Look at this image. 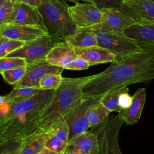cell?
Masks as SVG:
<instances>
[{
	"label": "cell",
	"mask_w": 154,
	"mask_h": 154,
	"mask_svg": "<svg viewBox=\"0 0 154 154\" xmlns=\"http://www.w3.org/2000/svg\"><path fill=\"white\" fill-rule=\"evenodd\" d=\"M38 154H57V153H55V152H52V151H51V150H48V149L45 148V149H44L40 153H39Z\"/></svg>",
	"instance_id": "obj_40"
},
{
	"label": "cell",
	"mask_w": 154,
	"mask_h": 154,
	"mask_svg": "<svg viewBox=\"0 0 154 154\" xmlns=\"http://www.w3.org/2000/svg\"><path fill=\"white\" fill-rule=\"evenodd\" d=\"M4 102H5V100H4V96H0V103Z\"/></svg>",
	"instance_id": "obj_42"
},
{
	"label": "cell",
	"mask_w": 154,
	"mask_h": 154,
	"mask_svg": "<svg viewBox=\"0 0 154 154\" xmlns=\"http://www.w3.org/2000/svg\"><path fill=\"white\" fill-rule=\"evenodd\" d=\"M78 57L74 48L64 41H60L49 52L46 61L52 65L64 68Z\"/></svg>",
	"instance_id": "obj_16"
},
{
	"label": "cell",
	"mask_w": 154,
	"mask_h": 154,
	"mask_svg": "<svg viewBox=\"0 0 154 154\" xmlns=\"http://www.w3.org/2000/svg\"><path fill=\"white\" fill-rule=\"evenodd\" d=\"M111 111L99 101L91 105L87 111L90 128L96 127L108 119Z\"/></svg>",
	"instance_id": "obj_21"
},
{
	"label": "cell",
	"mask_w": 154,
	"mask_h": 154,
	"mask_svg": "<svg viewBox=\"0 0 154 154\" xmlns=\"http://www.w3.org/2000/svg\"><path fill=\"white\" fill-rule=\"evenodd\" d=\"M25 42L4 38L0 44V58L7 56L9 54L22 47Z\"/></svg>",
	"instance_id": "obj_30"
},
{
	"label": "cell",
	"mask_w": 154,
	"mask_h": 154,
	"mask_svg": "<svg viewBox=\"0 0 154 154\" xmlns=\"http://www.w3.org/2000/svg\"><path fill=\"white\" fill-rule=\"evenodd\" d=\"M55 90H40L26 100L11 103L6 116V128L1 138H17L28 142L38 134L42 114L51 103Z\"/></svg>",
	"instance_id": "obj_2"
},
{
	"label": "cell",
	"mask_w": 154,
	"mask_h": 154,
	"mask_svg": "<svg viewBox=\"0 0 154 154\" xmlns=\"http://www.w3.org/2000/svg\"><path fill=\"white\" fill-rule=\"evenodd\" d=\"M129 90V89L127 86L116 89L103 95L100 97L99 102L111 112L115 111L120 113L122 109L119 105V97L122 93Z\"/></svg>",
	"instance_id": "obj_23"
},
{
	"label": "cell",
	"mask_w": 154,
	"mask_h": 154,
	"mask_svg": "<svg viewBox=\"0 0 154 154\" xmlns=\"http://www.w3.org/2000/svg\"><path fill=\"white\" fill-rule=\"evenodd\" d=\"M146 90L145 88H140L136 91L132 96V102L129 106L119 113L124 123L132 125L138 122L146 102Z\"/></svg>",
	"instance_id": "obj_17"
},
{
	"label": "cell",
	"mask_w": 154,
	"mask_h": 154,
	"mask_svg": "<svg viewBox=\"0 0 154 154\" xmlns=\"http://www.w3.org/2000/svg\"><path fill=\"white\" fill-rule=\"evenodd\" d=\"M95 75L79 78H63L61 84L55 90L51 103L41 115L38 134L46 132L53 123L70 111L83 96L82 90L85 85Z\"/></svg>",
	"instance_id": "obj_3"
},
{
	"label": "cell",
	"mask_w": 154,
	"mask_h": 154,
	"mask_svg": "<svg viewBox=\"0 0 154 154\" xmlns=\"http://www.w3.org/2000/svg\"><path fill=\"white\" fill-rule=\"evenodd\" d=\"M24 145H25V144H24ZM24 145H23V146H24ZM23 146L21 147H20V148H19V149H16V150H14L8 152L4 153H3V154H19V152H20V150H21V149L23 147Z\"/></svg>",
	"instance_id": "obj_39"
},
{
	"label": "cell",
	"mask_w": 154,
	"mask_h": 154,
	"mask_svg": "<svg viewBox=\"0 0 154 154\" xmlns=\"http://www.w3.org/2000/svg\"><path fill=\"white\" fill-rule=\"evenodd\" d=\"M101 97L84 94L70 111L64 116L69 128L68 141L75 136L87 131L90 128L87 116V109L91 105L99 102Z\"/></svg>",
	"instance_id": "obj_7"
},
{
	"label": "cell",
	"mask_w": 154,
	"mask_h": 154,
	"mask_svg": "<svg viewBox=\"0 0 154 154\" xmlns=\"http://www.w3.org/2000/svg\"><path fill=\"white\" fill-rule=\"evenodd\" d=\"M6 128V123H3L0 125V137L2 135L4 132L5 131V129Z\"/></svg>",
	"instance_id": "obj_38"
},
{
	"label": "cell",
	"mask_w": 154,
	"mask_h": 154,
	"mask_svg": "<svg viewBox=\"0 0 154 154\" xmlns=\"http://www.w3.org/2000/svg\"><path fill=\"white\" fill-rule=\"evenodd\" d=\"M15 3L11 0H8L0 7V26L5 25L11 16Z\"/></svg>",
	"instance_id": "obj_31"
},
{
	"label": "cell",
	"mask_w": 154,
	"mask_h": 154,
	"mask_svg": "<svg viewBox=\"0 0 154 154\" xmlns=\"http://www.w3.org/2000/svg\"><path fill=\"white\" fill-rule=\"evenodd\" d=\"M100 23L93 25L94 28L112 32H125L135 22L119 9L105 8L101 10Z\"/></svg>",
	"instance_id": "obj_12"
},
{
	"label": "cell",
	"mask_w": 154,
	"mask_h": 154,
	"mask_svg": "<svg viewBox=\"0 0 154 154\" xmlns=\"http://www.w3.org/2000/svg\"><path fill=\"white\" fill-rule=\"evenodd\" d=\"M3 38H4V37H2V36L0 35V44H1V43L2 42V41Z\"/></svg>",
	"instance_id": "obj_43"
},
{
	"label": "cell",
	"mask_w": 154,
	"mask_h": 154,
	"mask_svg": "<svg viewBox=\"0 0 154 154\" xmlns=\"http://www.w3.org/2000/svg\"><path fill=\"white\" fill-rule=\"evenodd\" d=\"M0 35L7 38L28 42L40 38L49 37L45 29L34 26L4 25L0 26Z\"/></svg>",
	"instance_id": "obj_14"
},
{
	"label": "cell",
	"mask_w": 154,
	"mask_h": 154,
	"mask_svg": "<svg viewBox=\"0 0 154 154\" xmlns=\"http://www.w3.org/2000/svg\"><path fill=\"white\" fill-rule=\"evenodd\" d=\"M90 65L83 58L78 57L68 64H67L64 69L67 70H82L87 69Z\"/></svg>",
	"instance_id": "obj_33"
},
{
	"label": "cell",
	"mask_w": 154,
	"mask_h": 154,
	"mask_svg": "<svg viewBox=\"0 0 154 154\" xmlns=\"http://www.w3.org/2000/svg\"><path fill=\"white\" fill-rule=\"evenodd\" d=\"M64 42L75 48H85L97 45L95 33L84 27H78L76 32Z\"/></svg>",
	"instance_id": "obj_20"
},
{
	"label": "cell",
	"mask_w": 154,
	"mask_h": 154,
	"mask_svg": "<svg viewBox=\"0 0 154 154\" xmlns=\"http://www.w3.org/2000/svg\"><path fill=\"white\" fill-rule=\"evenodd\" d=\"M69 13L78 27H87L100 23L102 11L94 4L77 2L69 6Z\"/></svg>",
	"instance_id": "obj_11"
},
{
	"label": "cell",
	"mask_w": 154,
	"mask_h": 154,
	"mask_svg": "<svg viewBox=\"0 0 154 154\" xmlns=\"http://www.w3.org/2000/svg\"><path fill=\"white\" fill-rule=\"evenodd\" d=\"M119 10L135 23L154 22L153 0H131L123 2Z\"/></svg>",
	"instance_id": "obj_13"
},
{
	"label": "cell",
	"mask_w": 154,
	"mask_h": 154,
	"mask_svg": "<svg viewBox=\"0 0 154 154\" xmlns=\"http://www.w3.org/2000/svg\"><path fill=\"white\" fill-rule=\"evenodd\" d=\"M42 90L40 88L31 87H20L14 88L8 94L4 96L5 102H10L11 103L20 102L29 99L36 93Z\"/></svg>",
	"instance_id": "obj_22"
},
{
	"label": "cell",
	"mask_w": 154,
	"mask_h": 154,
	"mask_svg": "<svg viewBox=\"0 0 154 154\" xmlns=\"http://www.w3.org/2000/svg\"><path fill=\"white\" fill-rule=\"evenodd\" d=\"M5 25L38 26L46 31L43 17L38 8L23 3H15L12 14Z\"/></svg>",
	"instance_id": "obj_10"
},
{
	"label": "cell",
	"mask_w": 154,
	"mask_h": 154,
	"mask_svg": "<svg viewBox=\"0 0 154 154\" xmlns=\"http://www.w3.org/2000/svg\"><path fill=\"white\" fill-rule=\"evenodd\" d=\"M64 154H99L96 133L86 131L69 140Z\"/></svg>",
	"instance_id": "obj_15"
},
{
	"label": "cell",
	"mask_w": 154,
	"mask_h": 154,
	"mask_svg": "<svg viewBox=\"0 0 154 154\" xmlns=\"http://www.w3.org/2000/svg\"><path fill=\"white\" fill-rule=\"evenodd\" d=\"M8 0H0V7L3 5Z\"/></svg>",
	"instance_id": "obj_41"
},
{
	"label": "cell",
	"mask_w": 154,
	"mask_h": 154,
	"mask_svg": "<svg viewBox=\"0 0 154 154\" xmlns=\"http://www.w3.org/2000/svg\"><path fill=\"white\" fill-rule=\"evenodd\" d=\"M46 132L54 135L66 143L68 142L69 128L64 117L53 123Z\"/></svg>",
	"instance_id": "obj_25"
},
{
	"label": "cell",
	"mask_w": 154,
	"mask_h": 154,
	"mask_svg": "<svg viewBox=\"0 0 154 154\" xmlns=\"http://www.w3.org/2000/svg\"><path fill=\"white\" fill-rule=\"evenodd\" d=\"M26 66L4 71L1 74L4 81L10 85H15L24 76Z\"/></svg>",
	"instance_id": "obj_28"
},
{
	"label": "cell",
	"mask_w": 154,
	"mask_h": 154,
	"mask_svg": "<svg viewBox=\"0 0 154 154\" xmlns=\"http://www.w3.org/2000/svg\"><path fill=\"white\" fill-rule=\"evenodd\" d=\"M11 103L10 102H4L0 103V125L4 123L6 116L10 109Z\"/></svg>",
	"instance_id": "obj_35"
},
{
	"label": "cell",
	"mask_w": 154,
	"mask_h": 154,
	"mask_svg": "<svg viewBox=\"0 0 154 154\" xmlns=\"http://www.w3.org/2000/svg\"><path fill=\"white\" fill-rule=\"evenodd\" d=\"M60 41L45 37L26 42L22 47L9 54L8 57H18L25 60L27 65L46 60L52 47Z\"/></svg>",
	"instance_id": "obj_8"
},
{
	"label": "cell",
	"mask_w": 154,
	"mask_h": 154,
	"mask_svg": "<svg viewBox=\"0 0 154 154\" xmlns=\"http://www.w3.org/2000/svg\"><path fill=\"white\" fill-rule=\"evenodd\" d=\"M84 28L93 31L96 35L97 45L110 51L116 56V60L141 51L144 48V46L128 37L125 32L108 31L96 28L93 26Z\"/></svg>",
	"instance_id": "obj_5"
},
{
	"label": "cell",
	"mask_w": 154,
	"mask_h": 154,
	"mask_svg": "<svg viewBox=\"0 0 154 154\" xmlns=\"http://www.w3.org/2000/svg\"><path fill=\"white\" fill-rule=\"evenodd\" d=\"M14 3H23L37 7L38 0H11Z\"/></svg>",
	"instance_id": "obj_36"
},
{
	"label": "cell",
	"mask_w": 154,
	"mask_h": 154,
	"mask_svg": "<svg viewBox=\"0 0 154 154\" xmlns=\"http://www.w3.org/2000/svg\"><path fill=\"white\" fill-rule=\"evenodd\" d=\"M125 33L141 46H154V22L135 23Z\"/></svg>",
	"instance_id": "obj_18"
},
{
	"label": "cell",
	"mask_w": 154,
	"mask_h": 154,
	"mask_svg": "<svg viewBox=\"0 0 154 154\" xmlns=\"http://www.w3.org/2000/svg\"><path fill=\"white\" fill-rule=\"evenodd\" d=\"M129 91H126L123 92L120 94L119 97V105L122 110L128 108L131 103L132 96L129 95Z\"/></svg>",
	"instance_id": "obj_34"
},
{
	"label": "cell",
	"mask_w": 154,
	"mask_h": 154,
	"mask_svg": "<svg viewBox=\"0 0 154 154\" xmlns=\"http://www.w3.org/2000/svg\"><path fill=\"white\" fill-rule=\"evenodd\" d=\"M78 57L84 59L90 66L112 63L116 60V56L108 50L97 45L85 48H75Z\"/></svg>",
	"instance_id": "obj_19"
},
{
	"label": "cell",
	"mask_w": 154,
	"mask_h": 154,
	"mask_svg": "<svg viewBox=\"0 0 154 154\" xmlns=\"http://www.w3.org/2000/svg\"><path fill=\"white\" fill-rule=\"evenodd\" d=\"M46 132L38 134L25 144L19 154H38L45 148Z\"/></svg>",
	"instance_id": "obj_24"
},
{
	"label": "cell",
	"mask_w": 154,
	"mask_h": 154,
	"mask_svg": "<svg viewBox=\"0 0 154 154\" xmlns=\"http://www.w3.org/2000/svg\"><path fill=\"white\" fill-rule=\"evenodd\" d=\"M27 66L24 59L18 57H4L0 58V73L4 71Z\"/></svg>",
	"instance_id": "obj_29"
},
{
	"label": "cell",
	"mask_w": 154,
	"mask_h": 154,
	"mask_svg": "<svg viewBox=\"0 0 154 154\" xmlns=\"http://www.w3.org/2000/svg\"><path fill=\"white\" fill-rule=\"evenodd\" d=\"M61 75L49 73L44 76L39 82V88L42 90H55L62 82Z\"/></svg>",
	"instance_id": "obj_26"
},
{
	"label": "cell",
	"mask_w": 154,
	"mask_h": 154,
	"mask_svg": "<svg viewBox=\"0 0 154 154\" xmlns=\"http://www.w3.org/2000/svg\"><path fill=\"white\" fill-rule=\"evenodd\" d=\"M94 5L100 10L105 8L119 9L123 2V0H92Z\"/></svg>",
	"instance_id": "obj_32"
},
{
	"label": "cell",
	"mask_w": 154,
	"mask_h": 154,
	"mask_svg": "<svg viewBox=\"0 0 154 154\" xmlns=\"http://www.w3.org/2000/svg\"><path fill=\"white\" fill-rule=\"evenodd\" d=\"M123 123L118 114L99 125L95 133L97 137L99 154H122L119 144V135Z\"/></svg>",
	"instance_id": "obj_6"
},
{
	"label": "cell",
	"mask_w": 154,
	"mask_h": 154,
	"mask_svg": "<svg viewBox=\"0 0 154 154\" xmlns=\"http://www.w3.org/2000/svg\"><path fill=\"white\" fill-rule=\"evenodd\" d=\"M154 79V46H144L141 51L116 60L84 87V94L102 96L116 89Z\"/></svg>",
	"instance_id": "obj_1"
},
{
	"label": "cell",
	"mask_w": 154,
	"mask_h": 154,
	"mask_svg": "<svg viewBox=\"0 0 154 154\" xmlns=\"http://www.w3.org/2000/svg\"><path fill=\"white\" fill-rule=\"evenodd\" d=\"M67 144L54 135L46 132L45 148L57 154H64Z\"/></svg>",
	"instance_id": "obj_27"
},
{
	"label": "cell",
	"mask_w": 154,
	"mask_h": 154,
	"mask_svg": "<svg viewBox=\"0 0 154 154\" xmlns=\"http://www.w3.org/2000/svg\"><path fill=\"white\" fill-rule=\"evenodd\" d=\"M60 1H63V2H73V3H75V4L77 3V2H79L80 1H84L85 2H88V3L94 4L92 0H60Z\"/></svg>",
	"instance_id": "obj_37"
},
{
	"label": "cell",
	"mask_w": 154,
	"mask_h": 154,
	"mask_svg": "<svg viewBox=\"0 0 154 154\" xmlns=\"http://www.w3.org/2000/svg\"><path fill=\"white\" fill-rule=\"evenodd\" d=\"M37 8L42 15L49 36L64 41L78 28L69 13V5L60 0H38Z\"/></svg>",
	"instance_id": "obj_4"
},
{
	"label": "cell",
	"mask_w": 154,
	"mask_h": 154,
	"mask_svg": "<svg viewBox=\"0 0 154 154\" xmlns=\"http://www.w3.org/2000/svg\"><path fill=\"white\" fill-rule=\"evenodd\" d=\"M64 70L63 67L49 64L46 60L27 65L24 76L14 85V88L20 87L39 88L40 81L44 76L49 73L61 75Z\"/></svg>",
	"instance_id": "obj_9"
},
{
	"label": "cell",
	"mask_w": 154,
	"mask_h": 154,
	"mask_svg": "<svg viewBox=\"0 0 154 154\" xmlns=\"http://www.w3.org/2000/svg\"><path fill=\"white\" fill-rule=\"evenodd\" d=\"M131 1V0H123V2H127V1Z\"/></svg>",
	"instance_id": "obj_44"
}]
</instances>
